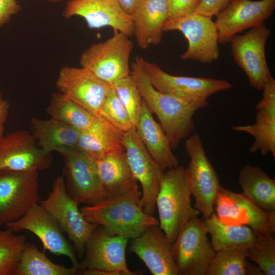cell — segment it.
<instances>
[{
  "label": "cell",
  "instance_id": "6da1fadb",
  "mask_svg": "<svg viewBox=\"0 0 275 275\" xmlns=\"http://www.w3.org/2000/svg\"><path fill=\"white\" fill-rule=\"evenodd\" d=\"M130 69L143 100L156 116L172 150L176 149L194 131V115L207 105V100H185L157 90L150 82L138 57Z\"/></svg>",
  "mask_w": 275,
  "mask_h": 275
},
{
  "label": "cell",
  "instance_id": "7a4b0ae2",
  "mask_svg": "<svg viewBox=\"0 0 275 275\" xmlns=\"http://www.w3.org/2000/svg\"><path fill=\"white\" fill-rule=\"evenodd\" d=\"M142 192L137 189L123 196L104 198L80 211L89 222L102 227L108 234L132 239L146 229L158 225V220L146 213L140 205Z\"/></svg>",
  "mask_w": 275,
  "mask_h": 275
},
{
  "label": "cell",
  "instance_id": "3957f363",
  "mask_svg": "<svg viewBox=\"0 0 275 275\" xmlns=\"http://www.w3.org/2000/svg\"><path fill=\"white\" fill-rule=\"evenodd\" d=\"M185 169L179 165L164 172L156 198L158 226L172 243L185 224L200 213L191 205Z\"/></svg>",
  "mask_w": 275,
  "mask_h": 275
},
{
  "label": "cell",
  "instance_id": "277c9868",
  "mask_svg": "<svg viewBox=\"0 0 275 275\" xmlns=\"http://www.w3.org/2000/svg\"><path fill=\"white\" fill-rule=\"evenodd\" d=\"M130 37L117 31L104 41L94 43L79 58L80 67L112 85L130 74V57L133 43Z\"/></svg>",
  "mask_w": 275,
  "mask_h": 275
},
{
  "label": "cell",
  "instance_id": "5b68a950",
  "mask_svg": "<svg viewBox=\"0 0 275 275\" xmlns=\"http://www.w3.org/2000/svg\"><path fill=\"white\" fill-rule=\"evenodd\" d=\"M39 204L67 235L74 245L77 257L82 258L86 243L98 226L89 222L83 216L78 204L67 194L63 177L59 176L54 179L47 197Z\"/></svg>",
  "mask_w": 275,
  "mask_h": 275
},
{
  "label": "cell",
  "instance_id": "8992f818",
  "mask_svg": "<svg viewBox=\"0 0 275 275\" xmlns=\"http://www.w3.org/2000/svg\"><path fill=\"white\" fill-rule=\"evenodd\" d=\"M185 150L190 160L185 174L193 196L194 206L205 217L214 213L215 199L221 187L218 175L207 157L199 135L187 138Z\"/></svg>",
  "mask_w": 275,
  "mask_h": 275
},
{
  "label": "cell",
  "instance_id": "52a82bcc",
  "mask_svg": "<svg viewBox=\"0 0 275 275\" xmlns=\"http://www.w3.org/2000/svg\"><path fill=\"white\" fill-rule=\"evenodd\" d=\"M178 31L188 42L181 60H190L209 64L219 56L218 33L212 18L196 12L168 17L162 31Z\"/></svg>",
  "mask_w": 275,
  "mask_h": 275
},
{
  "label": "cell",
  "instance_id": "ba28073f",
  "mask_svg": "<svg viewBox=\"0 0 275 275\" xmlns=\"http://www.w3.org/2000/svg\"><path fill=\"white\" fill-rule=\"evenodd\" d=\"M203 221L191 218L173 243V255L180 275H206L216 252L207 237Z\"/></svg>",
  "mask_w": 275,
  "mask_h": 275
},
{
  "label": "cell",
  "instance_id": "9c48e42d",
  "mask_svg": "<svg viewBox=\"0 0 275 275\" xmlns=\"http://www.w3.org/2000/svg\"><path fill=\"white\" fill-rule=\"evenodd\" d=\"M38 172L0 173V227L19 219L39 203Z\"/></svg>",
  "mask_w": 275,
  "mask_h": 275
},
{
  "label": "cell",
  "instance_id": "30bf717a",
  "mask_svg": "<svg viewBox=\"0 0 275 275\" xmlns=\"http://www.w3.org/2000/svg\"><path fill=\"white\" fill-rule=\"evenodd\" d=\"M271 33L263 23L251 28L243 35H235L230 41L235 62L256 90H262L272 77L265 55L266 43Z\"/></svg>",
  "mask_w": 275,
  "mask_h": 275
},
{
  "label": "cell",
  "instance_id": "8fae6325",
  "mask_svg": "<svg viewBox=\"0 0 275 275\" xmlns=\"http://www.w3.org/2000/svg\"><path fill=\"white\" fill-rule=\"evenodd\" d=\"M123 144L130 170L142 186L141 206L146 213L154 215L164 171L142 143L134 127L123 133Z\"/></svg>",
  "mask_w": 275,
  "mask_h": 275
},
{
  "label": "cell",
  "instance_id": "7c38bea8",
  "mask_svg": "<svg viewBox=\"0 0 275 275\" xmlns=\"http://www.w3.org/2000/svg\"><path fill=\"white\" fill-rule=\"evenodd\" d=\"M140 64L152 86L157 90L185 100H204L219 91L233 87L229 81L207 77L170 74L142 57Z\"/></svg>",
  "mask_w": 275,
  "mask_h": 275
},
{
  "label": "cell",
  "instance_id": "4fadbf2b",
  "mask_svg": "<svg viewBox=\"0 0 275 275\" xmlns=\"http://www.w3.org/2000/svg\"><path fill=\"white\" fill-rule=\"evenodd\" d=\"M63 157V174L68 196L78 204H94L104 199L95 159L76 148L58 152Z\"/></svg>",
  "mask_w": 275,
  "mask_h": 275
},
{
  "label": "cell",
  "instance_id": "5bb4252c",
  "mask_svg": "<svg viewBox=\"0 0 275 275\" xmlns=\"http://www.w3.org/2000/svg\"><path fill=\"white\" fill-rule=\"evenodd\" d=\"M214 212L224 224L244 225L256 233L275 232V211H266L245 197L221 186L214 206Z\"/></svg>",
  "mask_w": 275,
  "mask_h": 275
},
{
  "label": "cell",
  "instance_id": "9a60e30c",
  "mask_svg": "<svg viewBox=\"0 0 275 275\" xmlns=\"http://www.w3.org/2000/svg\"><path fill=\"white\" fill-rule=\"evenodd\" d=\"M128 240L111 235L98 226L86 243L84 255L79 262L81 271L95 269L114 271L119 275L141 274V271H131L127 266L126 249Z\"/></svg>",
  "mask_w": 275,
  "mask_h": 275
},
{
  "label": "cell",
  "instance_id": "2e32d148",
  "mask_svg": "<svg viewBox=\"0 0 275 275\" xmlns=\"http://www.w3.org/2000/svg\"><path fill=\"white\" fill-rule=\"evenodd\" d=\"M56 86L59 92L97 116L112 88L88 69L67 66L60 70Z\"/></svg>",
  "mask_w": 275,
  "mask_h": 275
},
{
  "label": "cell",
  "instance_id": "e0dca14e",
  "mask_svg": "<svg viewBox=\"0 0 275 275\" xmlns=\"http://www.w3.org/2000/svg\"><path fill=\"white\" fill-rule=\"evenodd\" d=\"M52 157L38 146L32 133L19 130L0 138V173L41 171L51 167Z\"/></svg>",
  "mask_w": 275,
  "mask_h": 275
},
{
  "label": "cell",
  "instance_id": "ac0fdd59",
  "mask_svg": "<svg viewBox=\"0 0 275 275\" xmlns=\"http://www.w3.org/2000/svg\"><path fill=\"white\" fill-rule=\"evenodd\" d=\"M274 9L275 0H232L215 15L218 42L226 44L237 34L263 23Z\"/></svg>",
  "mask_w": 275,
  "mask_h": 275
},
{
  "label": "cell",
  "instance_id": "d6986e66",
  "mask_svg": "<svg viewBox=\"0 0 275 275\" xmlns=\"http://www.w3.org/2000/svg\"><path fill=\"white\" fill-rule=\"evenodd\" d=\"M17 233L31 232L41 242L43 249L56 256L69 258L72 266L79 267L76 253L53 217L39 204L34 206L19 219L5 226Z\"/></svg>",
  "mask_w": 275,
  "mask_h": 275
},
{
  "label": "cell",
  "instance_id": "ffe728a7",
  "mask_svg": "<svg viewBox=\"0 0 275 275\" xmlns=\"http://www.w3.org/2000/svg\"><path fill=\"white\" fill-rule=\"evenodd\" d=\"M62 15L66 19L81 17L91 29L110 27L130 37L133 35L131 16L116 0H69Z\"/></svg>",
  "mask_w": 275,
  "mask_h": 275
},
{
  "label": "cell",
  "instance_id": "44dd1931",
  "mask_svg": "<svg viewBox=\"0 0 275 275\" xmlns=\"http://www.w3.org/2000/svg\"><path fill=\"white\" fill-rule=\"evenodd\" d=\"M129 251L137 255L153 275H180L173 255V243L158 225L131 239Z\"/></svg>",
  "mask_w": 275,
  "mask_h": 275
},
{
  "label": "cell",
  "instance_id": "7402d4cb",
  "mask_svg": "<svg viewBox=\"0 0 275 275\" xmlns=\"http://www.w3.org/2000/svg\"><path fill=\"white\" fill-rule=\"evenodd\" d=\"M262 98L256 106L255 122L238 125L233 130L246 132L255 139L250 148L251 153L260 151L263 155L271 153L275 157V80L273 77L264 85Z\"/></svg>",
  "mask_w": 275,
  "mask_h": 275
},
{
  "label": "cell",
  "instance_id": "603a6c76",
  "mask_svg": "<svg viewBox=\"0 0 275 275\" xmlns=\"http://www.w3.org/2000/svg\"><path fill=\"white\" fill-rule=\"evenodd\" d=\"M95 161L104 199L123 196L139 189L125 151L98 157Z\"/></svg>",
  "mask_w": 275,
  "mask_h": 275
},
{
  "label": "cell",
  "instance_id": "cb8c5ba5",
  "mask_svg": "<svg viewBox=\"0 0 275 275\" xmlns=\"http://www.w3.org/2000/svg\"><path fill=\"white\" fill-rule=\"evenodd\" d=\"M169 0H142L132 14L133 35L139 46L146 49L161 40L162 26L169 15Z\"/></svg>",
  "mask_w": 275,
  "mask_h": 275
},
{
  "label": "cell",
  "instance_id": "d4e9b609",
  "mask_svg": "<svg viewBox=\"0 0 275 275\" xmlns=\"http://www.w3.org/2000/svg\"><path fill=\"white\" fill-rule=\"evenodd\" d=\"M134 128L142 143L164 171L179 166L166 133L143 100Z\"/></svg>",
  "mask_w": 275,
  "mask_h": 275
},
{
  "label": "cell",
  "instance_id": "484cf974",
  "mask_svg": "<svg viewBox=\"0 0 275 275\" xmlns=\"http://www.w3.org/2000/svg\"><path fill=\"white\" fill-rule=\"evenodd\" d=\"M123 134L98 116L89 129L80 132L76 148L94 159L125 151Z\"/></svg>",
  "mask_w": 275,
  "mask_h": 275
},
{
  "label": "cell",
  "instance_id": "4316f807",
  "mask_svg": "<svg viewBox=\"0 0 275 275\" xmlns=\"http://www.w3.org/2000/svg\"><path fill=\"white\" fill-rule=\"evenodd\" d=\"M31 130L39 148L48 154L65 148H76L81 132L52 118L46 120L32 118Z\"/></svg>",
  "mask_w": 275,
  "mask_h": 275
},
{
  "label": "cell",
  "instance_id": "83f0119b",
  "mask_svg": "<svg viewBox=\"0 0 275 275\" xmlns=\"http://www.w3.org/2000/svg\"><path fill=\"white\" fill-rule=\"evenodd\" d=\"M241 193L248 199L267 211H275V180L258 166L248 164L239 174Z\"/></svg>",
  "mask_w": 275,
  "mask_h": 275
},
{
  "label": "cell",
  "instance_id": "f1b7e54d",
  "mask_svg": "<svg viewBox=\"0 0 275 275\" xmlns=\"http://www.w3.org/2000/svg\"><path fill=\"white\" fill-rule=\"evenodd\" d=\"M205 218L203 222L215 252L234 247L250 246L256 239L257 234L248 226L224 224L214 212Z\"/></svg>",
  "mask_w": 275,
  "mask_h": 275
},
{
  "label": "cell",
  "instance_id": "f546056e",
  "mask_svg": "<svg viewBox=\"0 0 275 275\" xmlns=\"http://www.w3.org/2000/svg\"><path fill=\"white\" fill-rule=\"evenodd\" d=\"M81 273V269L74 266L67 268L53 263L35 244L26 241L15 275H76Z\"/></svg>",
  "mask_w": 275,
  "mask_h": 275
},
{
  "label": "cell",
  "instance_id": "4dcf8cb0",
  "mask_svg": "<svg viewBox=\"0 0 275 275\" xmlns=\"http://www.w3.org/2000/svg\"><path fill=\"white\" fill-rule=\"evenodd\" d=\"M249 246H241L216 252L206 275L263 274L257 266L248 260Z\"/></svg>",
  "mask_w": 275,
  "mask_h": 275
},
{
  "label": "cell",
  "instance_id": "1f68e13d",
  "mask_svg": "<svg viewBox=\"0 0 275 275\" xmlns=\"http://www.w3.org/2000/svg\"><path fill=\"white\" fill-rule=\"evenodd\" d=\"M46 113L80 131L89 129L98 117L60 92L52 93Z\"/></svg>",
  "mask_w": 275,
  "mask_h": 275
},
{
  "label": "cell",
  "instance_id": "d6a6232c",
  "mask_svg": "<svg viewBox=\"0 0 275 275\" xmlns=\"http://www.w3.org/2000/svg\"><path fill=\"white\" fill-rule=\"evenodd\" d=\"M26 242L24 235L7 228L0 229V275H15Z\"/></svg>",
  "mask_w": 275,
  "mask_h": 275
},
{
  "label": "cell",
  "instance_id": "836d02e7",
  "mask_svg": "<svg viewBox=\"0 0 275 275\" xmlns=\"http://www.w3.org/2000/svg\"><path fill=\"white\" fill-rule=\"evenodd\" d=\"M255 241L247 250L248 258L264 275L275 274V240L271 233H256Z\"/></svg>",
  "mask_w": 275,
  "mask_h": 275
},
{
  "label": "cell",
  "instance_id": "e575fe53",
  "mask_svg": "<svg viewBox=\"0 0 275 275\" xmlns=\"http://www.w3.org/2000/svg\"><path fill=\"white\" fill-rule=\"evenodd\" d=\"M118 98L128 112L134 127L140 116L143 99L133 76L130 75L112 85Z\"/></svg>",
  "mask_w": 275,
  "mask_h": 275
},
{
  "label": "cell",
  "instance_id": "d590c367",
  "mask_svg": "<svg viewBox=\"0 0 275 275\" xmlns=\"http://www.w3.org/2000/svg\"><path fill=\"white\" fill-rule=\"evenodd\" d=\"M102 118L121 132L124 133L133 126L127 111L113 88L106 97L99 112Z\"/></svg>",
  "mask_w": 275,
  "mask_h": 275
},
{
  "label": "cell",
  "instance_id": "8d00e7d4",
  "mask_svg": "<svg viewBox=\"0 0 275 275\" xmlns=\"http://www.w3.org/2000/svg\"><path fill=\"white\" fill-rule=\"evenodd\" d=\"M202 0H169L168 17H175L195 12Z\"/></svg>",
  "mask_w": 275,
  "mask_h": 275
},
{
  "label": "cell",
  "instance_id": "74e56055",
  "mask_svg": "<svg viewBox=\"0 0 275 275\" xmlns=\"http://www.w3.org/2000/svg\"><path fill=\"white\" fill-rule=\"evenodd\" d=\"M232 0H202L195 12L212 17L224 9Z\"/></svg>",
  "mask_w": 275,
  "mask_h": 275
},
{
  "label": "cell",
  "instance_id": "f35d334b",
  "mask_svg": "<svg viewBox=\"0 0 275 275\" xmlns=\"http://www.w3.org/2000/svg\"><path fill=\"white\" fill-rule=\"evenodd\" d=\"M21 11V6L17 0H0V28Z\"/></svg>",
  "mask_w": 275,
  "mask_h": 275
},
{
  "label": "cell",
  "instance_id": "ab89813d",
  "mask_svg": "<svg viewBox=\"0 0 275 275\" xmlns=\"http://www.w3.org/2000/svg\"><path fill=\"white\" fill-rule=\"evenodd\" d=\"M9 108V102L4 98L0 92V138L4 135L5 124L8 116Z\"/></svg>",
  "mask_w": 275,
  "mask_h": 275
},
{
  "label": "cell",
  "instance_id": "60d3db41",
  "mask_svg": "<svg viewBox=\"0 0 275 275\" xmlns=\"http://www.w3.org/2000/svg\"><path fill=\"white\" fill-rule=\"evenodd\" d=\"M122 9L131 15L142 0H116Z\"/></svg>",
  "mask_w": 275,
  "mask_h": 275
},
{
  "label": "cell",
  "instance_id": "b9f144b4",
  "mask_svg": "<svg viewBox=\"0 0 275 275\" xmlns=\"http://www.w3.org/2000/svg\"><path fill=\"white\" fill-rule=\"evenodd\" d=\"M47 1L48 2L51 3H59L62 1V0H45Z\"/></svg>",
  "mask_w": 275,
  "mask_h": 275
}]
</instances>
